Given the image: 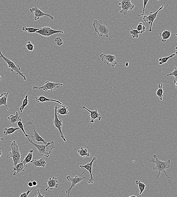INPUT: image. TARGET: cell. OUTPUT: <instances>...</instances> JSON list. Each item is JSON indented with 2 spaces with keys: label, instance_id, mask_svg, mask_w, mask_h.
I'll list each match as a JSON object with an SVG mask.
<instances>
[{
  "label": "cell",
  "instance_id": "44",
  "mask_svg": "<svg viewBox=\"0 0 177 197\" xmlns=\"http://www.w3.org/2000/svg\"><path fill=\"white\" fill-rule=\"evenodd\" d=\"M33 183V186H36L37 185H38V183H37V182L36 181H33L32 182Z\"/></svg>",
  "mask_w": 177,
  "mask_h": 197
},
{
  "label": "cell",
  "instance_id": "27",
  "mask_svg": "<svg viewBox=\"0 0 177 197\" xmlns=\"http://www.w3.org/2000/svg\"><path fill=\"white\" fill-rule=\"evenodd\" d=\"M158 89L156 92V95L159 97V98L160 101H162L163 93H164V90H163L162 87L163 84L161 83H159L158 85Z\"/></svg>",
  "mask_w": 177,
  "mask_h": 197
},
{
  "label": "cell",
  "instance_id": "6",
  "mask_svg": "<svg viewBox=\"0 0 177 197\" xmlns=\"http://www.w3.org/2000/svg\"><path fill=\"white\" fill-rule=\"evenodd\" d=\"M85 171H86V170H85V171L83 172V173L80 176H76L75 177H70V176H67L66 177L68 181L71 182V185H70V186H69V188H67V189L66 191V193L67 194L68 197H69L70 192H71L72 189L74 187H75V186L76 184L81 182L83 179L87 178V177L88 176H87L84 177H82V176L84 174Z\"/></svg>",
  "mask_w": 177,
  "mask_h": 197
},
{
  "label": "cell",
  "instance_id": "25",
  "mask_svg": "<svg viewBox=\"0 0 177 197\" xmlns=\"http://www.w3.org/2000/svg\"><path fill=\"white\" fill-rule=\"evenodd\" d=\"M68 107L66 105L62 106L60 108H57V114H59L61 115H65L69 114V112L68 110Z\"/></svg>",
  "mask_w": 177,
  "mask_h": 197
},
{
  "label": "cell",
  "instance_id": "22",
  "mask_svg": "<svg viewBox=\"0 0 177 197\" xmlns=\"http://www.w3.org/2000/svg\"><path fill=\"white\" fill-rule=\"evenodd\" d=\"M171 34V31L170 30H164L162 33H159L160 36L162 38V41L163 43L166 41L167 39H169Z\"/></svg>",
  "mask_w": 177,
  "mask_h": 197
},
{
  "label": "cell",
  "instance_id": "14",
  "mask_svg": "<svg viewBox=\"0 0 177 197\" xmlns=\"http://www.w3.org/2000/svg\"><path fill=\"white\" fill-rule=\"evenodd\" d=\"M96 158L95 157H93L92 158V160L90 162V163H87V164L85 165H80L79 166L81 168H85V170H87L90 172V178L89 179L88 183V184H92L94 181V179L93 176H92V164L94 161L95 160Z\"/></svg>",
  "mask_w": 177,
  "mask_h": 197
},
{
  "label": "cell",
  "instance_id": "4",
  "mask_svg": "<svg viewBox=\"0 0 177 197\" xmlns=\"http://www.w3.org/2000/svg\"><path fill=\"white\" fill-rule=\"evenodd\" d=\"M0 57L7 64L8 67L10 69L11 72L14 71L17 75L22 77L24 80H26V79L25 76L22 72L20 71V67L19 65H16L12 61L9 60L2 54L1 51H0Z\"/></svg>",
  "mask_w": 177,
  "mask_h": 197
},
{
  "label": "cell",
  "instance_id": "19",
  "mask_svg": "<svg viewBox=\"0 0 177 197\" xmlns=\"http://www.w3.org/2000/svg\"><path fill=\"white\" fill-rule=\"evenodd\" d=\"M30 163L34 167H40L45 168L47 163L43 158L39 160H33Z\"/></svg>",
  "mask_w": 177,
  "mask_h": 197
},
{
  "label": "cell",
  "instance_id": "18",
  "mask_svg": "<svg viewBox=\"0 0 177 197\" xmlns=\"http://www.w3.org/2000/svg\"><path fill=\"white\" fill-rule=\"evenodd\" d=\"M9 93V91H8L7 93H2L0 95V106L2 105L5 106L6 107L7 110L9 112L10 114H11V112L8 108V106L7 105V100Z\"/></svg>",
  "mask_w": 177,
  "mask_h": 197
},
{
  "label": "cell",
  "instance_id": "38",
  "mask_svg": "<svg viewBox=\"0 0 177 197\" xmlns=\"http://www.w3.org/2000/svg\"><path fill=\"white\" fill-rule=\"evenodd\" d=\"M54 42H55L56 45L59 46H61V45H63V43L62 38L60 37H56L55 39H54Z\"/></svg>",
  "mask_w": 177,
  "mask_h": 197
},
{
  "label": "cell",
  "instance_id": "5",
  "mask_svg": "<svg viewBox=\"0 0 177 197\" xmlns=\"http://www.w3.org/2000/svg\"><path fill=\"white\" fill-rule=\"evenodd\" d=\"M92 25L95 31L97 33L99 37H102L104 35L108 38L109 30L106 25L100 24L98 20H94Z\"/></svg>",
  "mask_w": 177,
  "mask_h": 197
},
{
  "label": "cell",
  "instance_id": "20",
  "mask_svg": "<svg viewBox=\"0 0 177 197\" xmlns=\"http://www.w3.org/2000/svg\"><path fill=\"white\" fill-rule=\"evenodd\" d=\"M35 99L36 101L38 102H41V103H42V102H47V101H52V102H56V103H58L60 105L62 104V102L57 101V100L48 99L47 98V97H46L42 96V95L38 97H36Z\"/></svg>",
  "mask_w": 177,
  "mask_h": 197
},
{
  "label": "cell",
  "instance_id": "35",
  "mask_svg": "<svg viewBox=\"0 0 177 197\" xmlns=\"http://www.w3.org/2000/svg\"><path fill=\"white\" fill-rule=\"evenodd\" d=\"M136 30L139 33H142L145 31V27L143 26V23L140 22L139 23L138 25L137 26Z\"/></svg>",
  "mask_w": 177,
  "mask_h": 197
},
{
  "label": "cell",
  "instance_id": "2",
  "mask_svg": "<svg viewBox=\"0 0 177 197\" xmlns=\"http://www.w3.org/2000/svg\"><path fill=\"white\" fill-rule=\"evenodd\" d=\"M27 139L29 142L38 150V154L39 156H44L48 158L49 157L50 155L52 153V151L54 148V142H48L46 145H42L36 144L32 140H30L29 137L27 138Z\"/></svg>",
  "mask_w": 177,
  "mask_h": 197
},
{
  "label": "cell",
  "instance_id": "10",
  "mask_svg": "<svg viewBox=\"0 0 177 197\" xmlns=\"http://www.w3.org/2000/svg\"><path fill=\"white\" fill-rule=\"evenodd\" d=\"M41 35L48 37L56 33H64V31L61 30H54L50 27H44L42 29L38 30L36 32Z\"/></svg>",
  "mask_w": 177,
  "mask_h": 197
},
{
  "label": "cell",
  "instance_id": "48",
  "mask_svg": "<svg viewBox=\"0 0 177 197\" xmlns=\"http://www.w3.org/2000/svg\"><path fill=\"white\" fill-rule=\"evenodd\" d=\"M128 197H137L136 196H129Z\"/></svg>",
  "mask_w": 177,
  "mask_h": 197
},
{
  "label": "cell",
  "instance_id": "42",
  "mask_svg": "<svg viewBox=\"0 0 177 197\" xmlns=\"http://www.w3.org/2000/svg\"><path fill=\"white\" fill-rule=\"evenodd\" d=\"M33 124V120L28 121V122L27 123H26V124H25V126H24V127L26 126L27 125H32Z\"/></svg>",
  "mask_w": 177,
  "mask_h": 197
},
{
  "label": "cell",
  "instance_id": "23",
  "mask_svg": "<svg viewBox=\"0 0 177 197\" xmlns=\"http://www.w3.org/2000/svg\"><path fill=\"white\" fill-rule=\"evenodd\" d=\"M33 130H34V135H33V136H31V138H33L34 140L37 141L38 142H42L45 145H46L48 142H46L42 138L41 136H39V134L36 131L35 128H33Z\"/></svg>",
  "mask_w": 177,
  "mask_h": 197
},
{
  "label": "cell",
  "instance_id": "30",
  "mask_svg": "<svg viewBox=\"0 0 177 197\" xmlns=\"http://www.w3.org/2000/svg\"><path fill=\"white\" fill-rule=\"evenodd\" d=\"M28 95H25V98L23 100L22 106L19 108V111L20 113L22 112L25 107L28 104L30 100H28Z\"/></svg>",
  "mask_w": 177,
  "mask_h": 197
},
{
  "label": "cell",
  "instance_id": "26",
  "mask_svg": "<svg viewBox=\"0 0 177 197\" xmlns=\"http://www.w3.org/2000/svg\"><path fill=\"white\" fill-rule=\"evenodd\" d=\"M20 129L19 128H14V127H10L9 128H6L4 129L3 134L5 136H9L12 134L16 131V130Z\"/></svg>",
  "mask_w": 177,
  "mask_h": 197
},
{
  "label": "cell",
  "instance_id": "17",
  "mask_svg": "<svg viewBox=\"0 0 177 197\" xmlns=\"http://www.w3.org/2000/svg\"><path fill=\"white\" fill-rule=\"evenodd\" d=\"M57 178L54 177H53L52 178H50L47 181L48 187L45 190L47 191L49 189L51 190L53 188H58V184H57Z\"/></svg>",
  "mask_w": 177,
  "mask_h": 197
},
{
  "label": "cell",
  "instance_id": "7",
  "mask_svg": "<svg viewBox=\"0 0 177 197\" xmlns=\"http://www.w3.org/2000/svg\"><path fill=\"white\" fill-rule=\"evenodd\" d=\"M62 83H55L51 82L48 81H46L45 84L41 87H37L35 85H33L32 87L33 89H42L43 90L47 91L50 90L52 91L56 90L59 88V86L62 87L63 86Z\"/></svg>",
  "mask_w": 177,
  "mask_h": 197
},
{
  "label": "cell",
  "instance_id": "37",
  "mask_svg": "<svg viewBox=\"0 0 177 197\" xmlns=\"http://www.w3.org/2000/svg\"><path fill=\"white\" fill-rule=\"evenodd\" d=\"M26 47L29 51L32 52L34 50V45L32 44L30 41H29L26 45Z\"/></svg>",
  "mask_w": 177,
  "mask_h": 197
},
{
  "label": "cell",
  "instance_id": "46",
  "mask_svg": "<svg viewBox=\"0 0 177 197\" xmlns=\"http://www.w3.org/2000/svg\"><path fill=\"white\" fill-rule=\"evenodd\" d=\"M0 140H2L3 141L5 140V139L4 138H2L0 137Z\"/></svg>",
  "mask_w": 177,
  "mask_h": 197
},
{
  "label": "cell",
  "instance_id": "28",
  "mask_svg": "<svg viewBox=\"0 0 177 197\" xmlns=\"http://www.w3.org/2000/svg\"><path fill=\"white\" fill-rule=\"evenodd\" d=\"M34 151L33 150H30L28 153L27 154V156H26L24 158L23 161L27 165L28 163H30L32 160V158H33V153Z\"/></svg>",
  "mask_w": 177,
  "mask_h": 197
},
{
  "label": "cell",
  "instance_id": "32",
  "mask_svg": "<svg viewBox=\"0 0 177 197\" xmlns=\"http://www.w3.org/2000/svg\"><path fill=\"white\" fill-rule=\"evenodd\" d=\"M176 55L175 53H173V54L170 55V56L167 57H160L159 58V61H160L159 64V65H162V64L165 63L167 62V61L170 58L173 57L175 56Z\"/></svg>",
  "mask_w": 177,
  "mask_h": 197
},
{
  "label": "cell",
  "instance_id": "31",
  "mask_svg": "<svg viewBox=\"0 0 177 197\" xmlns=\"http://www.w3.org/2000/svg\"><path fill=\"white\" fill-rule=\"evenodd\" d=\"M135 184L138 186L140 190L139 194L141 195L144 192L146 185L144 183L141 182L140 180H136Z\"/></svg>",
  "mask_w": 177,
  "mask_h": 197
},
{
  "label": "cell",
  "instance_id": "39",
  "mask_svg": "<svg viewBox=\"0 0 177 197\" xmlns=\"http://www.w3.org/2000/svg\"><path fill=\"white\" fill-rule=\"evenodd\" d=\"M33 189L28 190L26 192H24L20 194L19 197H27L29 195V194L32 192Z\"/></svg>",
  "mask_w": 177,
  "mask_h": 197
},
{
  "label": "cell",
  "instance_id": "34",
  "mask_svg": "<svg viewBox=\"0 0 177 197\" xmlns=\"http://www.w3.org/2000/svg\"><path fill=\"white\" fill-rule=\"evenodd\" d=\"M17 125H18V128H20L22 131L23 133H24V135L26 136V138L30 137L31 138V136L29 135H27V134L25 133V130L24 129V126L23 125L21 119L19 120L18 122H17Z\"/></svg>",
  "mask_w": 177,
  "mask_h": 197
},
{
  "label": "cell",
  "instance_id": "9",
  "mask_svg": "<svg viewBox=\"0 0 177 197\" xmlns=\"http://www.w3.org/2000/svg\"><path fill=\"white\" fill-rule=\"evenodd\" d=\"M57 105H55L54 107V120L53 121V123L54 126L58 130L59 132L60 133V136L61 138L63 139L65 142H66V140L65 138L64 135L62 131V128L63 126V124H62V120H59L58 118L57 114Z\"/></svg>",
  "mask_w": 177,
  "mask_h": 197
},
{
  "label": "cell",
  "instance_id": "45",
  "mask_svg": "<svg viewBox=\"0 0 177 197\" xmlns=\"http://www.w3.org/2000/svg\"><path fill=\"white\" fill-rule=\"evenodd\" d=\"M125 66H127H127H129V63H128V62H126L125 63Z\"/></svg>",
  "mask_w": 177,
  "mask_h": 197
},
{
  "label": "cell",
  "instance_id": "50",
  "mask_svg": "<svg viewBox=\"0 0 177 197\" xmlns=\"http://www.w3.org/2000/svg\"><path fill=\"white\" fill-rule=\"evenodd\" d=\"M2 77H1V75H0V80H2Z\"/></svg>",
  "mask_w": 177,
  "mask_h": 197
},
{
  "label": "cell",
  "instance_id": "43",
  "mask_svg": "<svg viewBox=\"0 0 177 197\" xmlns=\"http://www.w3.org/2000/svg\"><path fill=\"white\" fill-rule=\"evenodd\" d=\"M28 186L29 187H33V183H32V182H29L28 184Z\"/></svg>",
  "mask_w": 177,
  "mask_h": 197
},
{
  "label": "cell",
  "instance_id": "36",
  "mask_svg": "<svg viewBox=\"0 0 177 197\" xmlns=\"http://www.w3.org/2000/svg\"><path fill=\"white\" fill-rule=\"evenodd\" d=\"M130 34L131 35L133 38H139V33L137 31V30H135L133 28H131V30L130 31Z\"/></svg>",
  "mask_w": 177,
  "mask_h": 197
},
{
  "label": "cell",
  "instance_id": "1",
  "mask_svg": "<svg viewBox=\"0 0 177 197\" xmlns=\"http://www.w3.org/2000/svg\"><path fill=\"white\" fill-rule=\"evenodd\" d=\"M153 157L155 160H150V158H143V159L148 161L150 163H155V166L153 167V171H158V174L156 176V179L157 180H158L160 176L161 172H162L165 174L167 177L166 178L167 179H169L170 178L169 177L166 173L165 170L166 169L171 167V165H170V160L168 159L166 161H162L158 159V156H156V155H154Z\"/></svg>",
  "mask_w": 177,
  "mask_h": 197
},
{
  "label": "cell",
  "instance_id": "40",
  "mask_svg": "<svg viewBox=\"0 0 177 197\" xmlns=\"http://www.w3.org/2000/svg\"><path fill=\"white\" fill-rule=\"evenodd\" d=\"M149 2V1H146V0H143V12H142V13L141 14L137 15L138 16H144V14L145 13V8L147 4V3Z\"/></svg>",
  "mask_w": 177,
  "mask_h": 197
},
{
  "label": "cell",
  "instance_id": "11",
  "mask_svg": "<svg viewBox=\"0 0 177 197\" xmlns=\"http://www.w3.org/2000/svg\"><path fill=\"white\" fill-rule=\"evenodd\" d=\"M164 8V6L162 5L160 8H159V9L155 13H153L152 11H150L149 12V14L148 16H147V15H144L143 16V21H144L145 23H146L147 22H149V24H150V29H149V31L150 32H151L152 31V27L153 24V22L157 18V15L158 12H159V11L160 10H162Z\"/></svg>",
  "mask_w": 177,
  "mask_h": 197
},
{
  "label": "cell",
  "instance_id": "15",
  "mask_svg": "<svg viewBox=\"0 0 177 197\" xmlns=\"http://www.w3.org/2000/svg\"><path fill=\"white\" fill-rule=\"evenodd\" d=\"M82 108L90 112V114L89 115V116H90V119H91L90 121V123H94L95 120L97 119H98L99 121H100L101 120L102 117L100 116V114L98 113V109H95L94 111H91L87 108L85 106H83Z\"/></svg>",
  "mask_w": 177,
  "mask_h": 197
},
{
  "label": "cell",
  "instance_id": "16",
  "mask_svg": "<svg viewBox=\"0 0 177 197\" xmlns=\"http://www.w3.org/2000/svg\"><path fill=\"white\" fill-rule=\"evenodd\" d=\"M27 167V165L23 160L21 161L20 163L17 164L14 167L11 168L13 169V172H14L13 176H16L18 173L21 172H24L25 170V168Z\"/></svg>",
  "mask_w": 177,
  "mask_h": 197
},
{
  "label": "cell",
  "instance_id": "49",
  "mask_svg": "<svg viewBox=\"0 0 177 197\" xmlns=\"http://www.w3.org/2000/svg\"><path fill=\"white\" fill-rule=\"evenodd\" d=\"M2 151H0V157H1V155H2Z\"/></svg>",
  "mask_w": 177,
  "mask_h": 197
},
{
  "label": "cell",
  "instance_id": "3",
  "mask_svg": "<svg viewBox=\"0 0 177 197\" xmlns=\"http://www.w3.org/2000/svg\"><path fill=\"white\" fill-rule=\"evenodd\" d=\"M10 147L11 151L9 152V154L7 156V158H12V163L14 166H15L20 162L21 157L25 154L21 155L18 144L15 141H13L10 144Z\"/></svg>",
  "mask_w": 177,
  "mask_h": 197
},
{
  "label": "cell",
  "instance_id": "13",
  "mask_svg": "<svg viewBox=\"0 0 177 197\" xmlns=\"http://www.w3.org/2000/svg\"><path fill=\"white\" fill-rule=\"evenodd\" d=\"M99 56L101 58V61L104 63L106 64L107 65H108L109 63H110L112 67H114L117 64L116 58L115 55L101 53Z\"/></svg>",
  "mask_w": 177,
  "mask_h": 197
},
{
  "label": "cell",
  "instance_id": "12",
  "mask_svg": "<svg viewBox=\"0 0 177 197\" xmlns=\"http://www.w3.org/2000/svg\"><path fill=\"white\" fill-rule=\"evenodd\" d=\"M29 10L30 12L31 13H33L34 15V21L38 20L40 17H43L44 16H48L52 20L54 19V17L52 15L45 13L43 12L36 6H34L33 7L30 8Z\"/></svg>",
  "mask_w": 177,
  "mask_h": 197
},
{
  "label": "cell",
  "instance_id": "8",
  "mask_svg": "<svg viewBox=\"0 0 177 197\" xmlns=\"http://www.w3.org/2000/svg\"><path fill=\"white\" fill-rule=\"evenodd\" d=\"M120 2L118 4L120 9H121L120 11V13L126 15L128 10H132L135 7V5L132 4L130 0H120Z\"/></svg>",
  "mask_w": 177,
  "mask_h": 197
},
{
  "label": "cell",
  "instance_id": "41",
  "mask_svg": "<svg viewBox=\"0 0 177 197\" xmlns=\"http://www.w3.org/2000/svg\"><path fill=\"white\" fill-rule=\"evenodd\" d=\"M37 191H38V195H37L34 197H45L44 195H42V194H41V193H40V191H39V188L37 189Z\"/></svg>",
  "mask_w": 177,
  "mask_h": 197
},
{
  "label": "cell",
  "instance_id": "29",
  "mask_svg": "<svg viewBox=\"0 0 177 197\" xmlns=\"http://www.w3.org/2000/svg\"><path fill=\"white\" fill-rule=\"evenodd\" d=\"M43 27L40 28H35L33 27H27L26 26L23 27L22 28V30L25 31H27L28 33H36L38 30L42 29Z\"/></svg>",
  "mask_w": 177,
  "mask_h": 197
},
{
  "label": "cell",
  "instance_id": "47",
  "mask_svg": "<svg viewBox=\"0 0 177 197\" xmlns=\"http://www.w3.org/2000/svg\"><path fill=\"white\" fill-rule=\"evenodd\" d=\"M177 47H176V51H175V54L176 55L177 54Z\"/></svg>",
  "mask_w": 177,
  "mask_h": 197
},
{
  "label": "cell",
  "instance_id": "21",
  "mask_svg": "<svg viewBox=\"0 0 177 197\" xmlns=\"http://www.w3.org/2000/svg\"><path fill=\"white\" fill-rule=\"evenodd\" d=\"M21 116L18 114V112H16L15 115H11L8 117V120L10 123L14 125L21 119Z\"/></svg>",
  "mask_w": 177,
  "mask_h": 197
},
{
  "label": "cell",
  "instance_id": "24",
  "mask_svg": "<svg viewBox=\"0 0 177 197\" xmlns=\"http://www.w3.org/2000/svg\"><path fill=\"white\" fill-rule=\"evenodd\" d=\"M77 152L80 156L84 158H85V157H90V153L84 147L81 148L80 150L77 151Z\"/></svg>",
  "mask_w": 177,
  "mask_h": 197
},
{
  "label": "cell",
  "instance_id": "33",
  "mask_svg": "<svg viewBox=\"0 0 177 197\" xmlns=\"http://www.w3.org/2000/svg\"><path fill=\"white\" fill-rule=\"evenodd\" d=\"M174 70L172 73L170 74H168L166 75V77L169 76H173L175 78V79L174 80V83L175 84L176 88H177V69L176 66H174Z\"/></svg>",
  "mask_w": 177,
  "mask_h": 197
}]
</instances>
